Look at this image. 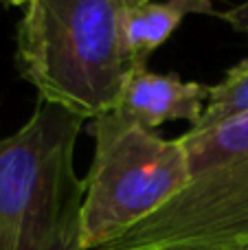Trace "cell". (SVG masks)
Returning a JSON list of instances; mask_svg holds the SVG:
<instances>
[{
  "label": "cell",
  "mask_w": 248,
  "mask_h": 250,
  "mask_svg": "<svg viewBox=\"0 0 248 250\" xmlns=\"http://www.w3.org/2000/svg\"><path fill=\"white\" fill-rule=\"evenodd\" d=\"M123 2H125V7H127V9H132V7H139V4L149 2V0H123Z\"/></svg>",
  "instance_id": "9"
},
{
  "label": "cell",
  "mask_w": 248,
  "mask_h": 250,
  "mask_svg": "<svg viewBox=\"0 0 248 250\" xmlns=\"http://www.w3.org/2000/svg\"><path fill=\"white\" fill-rule=\"evenodd\" d=\"M83 121L40 99L29 121L0 138V250H86V178L75 171Z\"/></svg>",
  "instance_id": "2"
},
{
  "label": "cell",
  "mask_w": 248,
  "mask_h": 250,
  "mask_svg": "<svg viewBox=\"0 0 248 250\" xmlns=\"http://www.w3.org/2000/svg\"><path fill=\"white\" fill-rule=\"evenodd\" d=\"M231 250H248V242L246 244H240V246H233Z\"/></svg>",
  "instance_id": "11"
},
{
  "label": "cell",
  "mask_w": 248,
  "mask_h": 250,
  "mask_svg": "<svg viewBox=\"0 0 248 250\" xmlns=\"http://www.w3.org/2000/svg\"><path fill=\"white\" fill-rule=\"evenodd\" d=\"M0 2H7V4H26L29 0H0Z\"/></svg>",
  "instance_id": "10"
},
{
  "label": "cell",
  "mask_w": 248,
  "mask_h": 250,
  "mask_svg": "<svg viewBox=\"0 0 248 250\" xmlns=\"http://www.w3.org/2000/svg\"><path fill=\"white\" fill-rule=\"evenodd\" d=\"M220 16L209 0H163L139 4L125 13V42L134 68H145L147 60L171 38L185 16Z\"/></svg>",
  "instance_id": "6"
},
{
  "label": "cell",
  "mask_w": 248,
  "mask_h": 250,
  "mask_svg": "<svg viewBox=\"0 0 248 250\" xmlns=\"http://www.w3.org/2000/svg\"><path fill=\"white\" fill-rule=\"evenodd\" d=\"M218 18H222L227 24H231L237 33H244L248 38V0L242 4H235V7L222 11Z\"/></svg>",
  "instance_id": "8"
},
{
  "label": "cell",
  "mask_w": 248,
  "mask_h": 250,
  "mask_svg": "<svg viewBox=\"0 0 248 250\" xmlns=\"http://www.w3.org/2000/svg\"><path fill=\"white\" fill-rule=\"evenodd\" d=\"M189 180L174 200L99 250H231L248 242V114L180 136Z\"/></svg>",
  "instance_id": "3"
},
{
  "label": "cell",
  "mask_w": 248,
  "mask_h": 250,
  "mask_svg": "<svg viewBox=\"0 0 248 250\" xmlns=\"http://www.w3.org/2000/svg\"><path fill=\"white\" fill-rule=\"evenodd\" d=\"M18 26V68L40 99L83 119L112 112L134 70L123 0H29Z\"/></svg>",
  "instance_id": "1"
},
{
  "label": "cell",
  "mask_w": 248,
  "mask_h": 250,
  "mask_svg": "<svg viewBox=\"0 0 248 250\" xmlns=\"http://www.w3.org/2000/svg\"><path fill=\"white\" fill-rule=\"evenodd\" d=\"M209 95L211 86L185 82L176 73L134 68L123 83L117 112L147 129H158L169 121H189L193 127L205 112Z\"/></svg>",
  "instance_id": "5"
},
{
  "label": "cell",
  "mask_w": 248,
  "mask_h": 250,
  "mask_svg": "<svg viewBox=\"0 0 248 250\" xmlns=\"http://www.w3.org/2000/svg\"><path fill=\"white\" fill-rule=\"evenodd\" d=\"M95 156L86 176L83 248L99 250L163 208L189 180L180 138H163L125 114L90 119Z\"/></svg>",
  "instance_id": "4"
},
{
  "label": "cell",
  "mask_w": 248,
  "mask_h": 250,
  "mask_svg": "<svg viewBox=\"0 0 248 250\" xmlns=\"http://www.w3.org/2000/svg\"><path fill=\"white\" fill-rule=\"evenodd\" d=\"M248 114V60L233 66L224 79L211 86V95L200 121L191 127V132L215 127L220 123L233 121Z\"/></svg>",
  "instance_id": "7"
}]
</instances>
